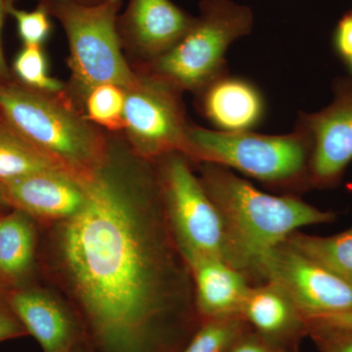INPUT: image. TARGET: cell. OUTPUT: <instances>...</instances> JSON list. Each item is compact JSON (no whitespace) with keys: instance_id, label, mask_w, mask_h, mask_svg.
Segmentation results:
<instances>
[{"instance_id":"6da1fadb","label":"cell","mask_w":352,"mask_h":352,"mask_svg":"<svg viewBox=\"0 0 352 352\" xmlns=\"http://www.w3.org/2000/svg\"><path fill=\"white\" fill-rule=\"evenodd\" d=\"M87 186L76 214L38 226V277L102 352H175L201 319L154 163L113 135L108 161Z\"/></svg>"},{"instance_id":"7a4b0ae2","label":"cell","mask_w":352,"mask_h":352,"mask_svg":"<svg viewBox=\"0 0 352 352\" xmlns=\"http://www.w3.org/2000/svg\"><path fill=\"white\" fill-rule=\"evenodd\" d=\"M204 188L219 210L226 230V261L261 284L266 256L302 227L331 223L337 214L295 195L264 193L232 170L212 163L193 164Z\"/></svg>"},{"instance_id":"3957f363","label":"cell","mask_w":352,"mask_h":352,"mask_svg":"<svg viewBox=\"0 0 352 352\" xmlns=\"http://www.w3.org/2000/svg\"><path fill=\"white\" fill-rule=\"evenodd\" d=\"M0 118L25 142L82 179L110 157L112 134L89 122L66 90L41 91L13 76L0 85Z\"/></svg>"},{"instance_id":"277c9868","label":"cell","mask_w":352,"mask_h":352,"mask_svg":"<svg viewBox=\"0 0 352 352\" xmlns=\"http://www.w3.org/2000/svg\"><path fill=\"white\" fill-rule=\"evenodd\" d=\"M188 159L237 170L277 191L294 195L311 188L312 141L302 122L283 135L221 131L190 124Z\"/></svg>"},{"instance_id":"5b68a950","label":"cell","mask_w":352,"mask_h":352,"mask_svg":"<svg viewBox=\"0 0 352 352\" xmlns=\"http://www.w3.org/2000/svg\"><path fill=\"white\" fill-rule=\"evenodd\" d=\"M199 16L180 41L161 56L132 68L194 95L227 75L226 55L234 41L251 34L254 13L234 0H201Z\"/></svg>"},{"instance_id":"8992f818","label":"cell","mask_w":352,"mask_h":352,"mask_svg":"<svg viewBox=\"0 0 352 352\" xmlns=\"http://www.w3.org/2000/svg\"><path fill=\"white\" fill-rule=\"evenodd\" d=\"M41 3L66 34L67 64L71 71L66 94L78 108L96 85L111 83L126 90L134 87L138 76L127 61L117 29L122 0H102L94 6L69 1Z\"/></svg>"},{"instance_id":"52a82bcc","label":"cell","mask_w":352,"mask_h":352,"mask_svg":"<svg viewBox=\"0 0 352 352\" xmlns=\"http://www.w3.org/2000/svg\"><path fill=\"white\" fill-rule=\"evenodd\" d=\"M153 163L166 215L182 252L210 254L226 261L223 221L194 173L193 164L177 152Z\"/></svg>"},{"instance_id":"ba28073f","label":"cell","mask_w":352,"mask_h":352,"mask_svg":"<svg viewBox=\"0 0 352 352\" xmlns=\"http://www.w3.org/2000/svg\"><path fill=\"white\" fill-rule=\"evenodd\" d=\"M138 74V73H136ZM126 90L124 138L135 156L153 162L170 153L188 157V131L182 94L156 78L138 74Z\"/></svg>"},{"instance_id":"9c48e42d","label":"cell","mask_w":352,"mask_h":352,"mask_svg":"<svg viewBox=\"0 0 352 352\" xmlns=\"http://www.w3.org/2000/svg\"><path fill=\"white\" fill-rule=\"evenodd\" d=\"M283 289L307 317L352 310V283L285 242L266 256L261 284Z\"/></svg>"},{"instance_id":"30bf717a","label":"cell","mask_w":352,"mask_h":352,"mask_svg":"<svg viewBox=\"0 0 352 352\" xmlns=\"http://www.w3.org/2000/svg\"><path fill=\"white\" fill-rule=\"evenodd\" d=\"M332 90L333 100L327 107L311 113L300 112L298 119L311 138L312 189L339 186L352 162V78L338 76Z\"/></svg>"},{"instance_id":"8fae6325","label":"cell","mask_w":352,"mask_h":352,"mask_svg":"<svg viewBox=\"0 0 352 352\" xmlns=\"http://www.w3.org/2000/svg\"><path fill=\"white\" fill-rule=\"evenodd\" d=\"M195 16L171 0H129L117 20L122 50L131 68L148 63L175 46Z\"/></svg>"},{"instance_id":"7c38bea8","label":"cell","mask_w":352,"mask_h":352,"mask_svg":"<svg viewBox=\"0 0 352 352\" xmlns=\"http://www.w3.org/2000/svg\"><path fill=\"white\" fill-rule=\"evenodd\" d=\"M7 302L44 352H76L82 325L68 303L47 284L36 279L6 287Z\"/></svg>"},{"instance_id":"4fadbf2b","label":"cell","mask_w":352,"mask_h":352,"mask_svg":"<svg viewBox=\"0 0 352 352\" xmlns=\"http://www.w3.org/2000/svg\"><path fill=\"white\" fill-rule=\"evenodd\" d=\"M87 179L50 170L23 176L1 186L11 208L22 210L38 226H44L73 217L83 207Z\"/></svg>"},{"instance_id":"5bb4252c","label":"cell","mask_w":352,"mask_h":352,"mask_svg":"<svg viewBox=\"0 0 352 352\" xmlns=\"http://www.w3.org/2000/svg\"><path fill=\"white\" fill-rule=\"evenodd\" d=\"M195 96L197 110L217 131H252L265 116V100L261 90L239 76L227 74Z\"/></svg>"},{"instance_id":"9a60e30c","label":"cell","mask_w":352,"mask_h":352,"mask_svg":"<svg viewBox=\"0 0 352 352\" xmlns=\"http://www.w3.org/2000/svg\"><path fill=\"white\" fill-rule=\"evenodd\" d=\"M182 254L191 270L197 310L201 321L240 314L252 286L247 277L217 256L196 252Z\"/></svg>"},{"instance_id":"2e32d148","label":"cell","mask_w":352,"mask_h":352,"mask_svg":"<svg viewBox=\"0 0 352 352\" xmlns=\"http://www.w3.org/2000/svg\"><path fill=\"white\" fill-rule=\"evenodd\" d=\"M240 314L264 339L296 349L308 335L307 319L288 295L272 282L252 285Z\"/></svg>"},{"instance_id":"e0dca14e","label":"cell","mask_w":352,"mask_h":352,"mask_svg":"<svg viewBox=\"0 0 352 352\" xmlns=\"http://www.w3.org/2000/svg\"><path fill=\"white\" fill-rule=\"evenodd\" d=\"M39 228L29 214L10 208L0 212V284L27 283L38 276Z\"/></svg>"},{"instance_id":"ac0fdd59","label":"cell","mask_w":352,"mask_h":352,"mask_svg":"<svg viewBox=\"0 0 352 352\" xmlns=\"http://www.w3.org/2000/svg\"><path fill=\"white\" fill-rule=\"evenodd\" d=\"M286 242L352 283V226L327 237L296 231Z\"/></svg>"},{"instance_id":"d6986e66","label":"cell","mask_w":352,"mask_h":352,"mask_svg":"<svg viewBox=\"0 0 352 352\" xmlns=\"http://www.w3.org/2000/svg\"><path fill=\"white\" fill-rule=\"evenodd\" d=\"M50 170L68 173L56 162L25 142L6 124H0V184Z\"/></svg>"},{"instance_id":"ffe728a7","label":"cell","mask_w":352,"mask_h":352,"mask_svg":"<svg viewBox=\"0 0 352 352\" xmlns=\"http://www.w3.org/2000/svg\"><path fill=\"white\" fill-rule=\"evenodd\" d=\"M126 89L105 83L92 87L85 95L80 109L95 126L111 134H122L124 126Z\"/></svg>"},{"instance_id":"44dd1931","label":"cell","mask_w":352,"mask_h":352,"mask_svg":"<svg viewBox=\"0 0 352 352\" xmlns=\"http://www.w3.org/2000/svg\"><path fill=\"white\" fill-rule=\"evenodd\" d=\"M249 328L241 314L205 319L180 352H226Z\"/></svg>"},{"instance_id":"7402d4cb","label":"cell","mask_w":352,"mask_h":352,"mask_svg":"<svg viewBox=\"0 0 352 352\" xmlns=\"http://www.w3.org/2000/svg\"><path fill=\"white\" fill-rule=\"evenodd\" d=\"M11 71L16 80L34 89L50 94L66 90V82L50 75L43 45H23L14 58Z\"/></svg>"},{"instance_id":"603a6c76","label":"cell","mask_w":352,"mask_h":352,"mask_svg":"<svg viewBox=\"0 0 352 352\" xmlns=\"http://www.w3.org/2000/svg\"><path fill=\"white\" fill-rule=\"evenodd\" d=\"M7 14L12 16L17 25L18 36L23 45H43L52 32V22L47 7L38 2L32 11L21 10L9 0Z\"/></svg>"},{"instance_id":"cb8c5ba5","label":"cell","mask_w":352,"mask_h":352,"mask_svg":"<svg viewBox=\"0 0 352 352\" xmlns=\"http://www.w3.org/2000/svg\"><path fill=\"white\" fill-rule=\"evenodd\" d=\"M226 352H298L296 349L280 346L264 339L254 330L248 329L233 342Z\"/></svg>"},{"instance_id":"d4e9b609","label":"cell","mask_w":352,"mask_h":352,"mask_svg":"<svg viewBox=\"0 0 352 352\" xmlns=\"http://www.w3.org/2000/svg\"><path fill=\"white\" fill-rule=\"evenodd\" d=\"M308 336L320 352H352V332L309 330Z\"/></svg>"},{"instance_id":"484cf974","label":"cell","mask_w":352,"mask_h":352,"mask_svg":"<svg viewBox=\"0 0 352 352\" xmlns=\"http://www.w3.org/2000/svg\"><path fill=\"white\" fill-rule=\"evenodd\" d=\"M6 289L0 284V342L29 335L7 302Z\"/></svg>"},{"instance_id":"4316f807","label":"cell","mask_w":352,"mask_h":352,"mask_svg":"<svg viewBox=\"0 0 352 352\" xmlns=\"http://www.w3.org/2000/svg\"><path fill=\"white\" fill-rule=\"evenodd\" d=\"M307 333L309 330L352 332V310L340 314L307 317Z\"/></svg>"},{"instance_id":"83f0119b","label":"cell","mask_w":352,"mask_h":352,"mask_svg":"<svg viewBox=\"0 0 352 352\" xmlns=\"http://www.w3.org/2000/svg\"><path fill=\"white\" fill-rule=\"evenodd\" d=\"M333 47L344 62L352 58V10L342 16L333 34Z\"/></svg>"},{"instance_id":"f1b7e54d","label":"cell","mask_w":352,"mask_h":352,"mask_svg":"<svg viewBox=\"0 0 352 352\" xmlns=\"http://www.w3.org/2000/svg\"><path fill=\"white\" fill-rule=\"evenodd\" d=\"M9 0H0V85L8 82L13 78L12 71L7 64L3 47H2V27H3L4 17L7 14V6Z\"/></svg>"},{"instance_id":"f546056e","label":"cell","mask_w":352,"mask_h":352,"mask_svg":"<svg viewBox=\"0 0 352 352\" xmlns=\"http://www.w3.org/2000/svg\"><path fill=\"white\" fill-rule=\"evenodd\" d=\"M44 1H69L74 2V3L85 4V6H94V4L101 2L102 0H38V2Z\"/></svg>"},{"instance_id":"4dcf8cb0","label":"cell","mask_w":352,"mask_h":352,"mask_svg":"<svg viewBox=\"0 0 352 352\" xmlns=\"http://www.w3.org/2000/svg\"><path fill=\"white\" fill-rule=\"evenodd\" d=\"M10 206L7 203L6 196H4L3 189H2L1 184H0V212H6V210H10Z\"/></svg>"},{"instance_id":"1f68e13d","label":"cell","mask_w":352,"mask_h":352,"mask_svg":"<svg viewBox=\"0 0 352 352\" xmlns=\"http://www.w3.org/2000/svg\"><path fill=\"white\" fill-rule=\"evenodd\" d=\"M346 64H347V66H349V68L351 69V72L352 74V58L351 60H349V61L346 62Z\"/></svg>"},{"instance_id":"d6a6232c","label":"cell","mask_w":352,"mask_h":352,"mask_svg":"<svg viewBox=\"0 0 352 352\" xmlns=\"http://www.w3.org/2000/svg\"><path fill=\"white\" fill-rule=\"evenodd\" d=\"M6 124V122H4L3 120H2L1 118H0V124Z\"/></svg>"},{"instance_id":"836d02e7","label":"cell","mask_w":352,"mask_h":352,"mask_svg":"<svg viewBox=\"0 0 352 352\" xmlns=\"http://www.w3.org/2000/svg\"></svg>"}]
</instances>
